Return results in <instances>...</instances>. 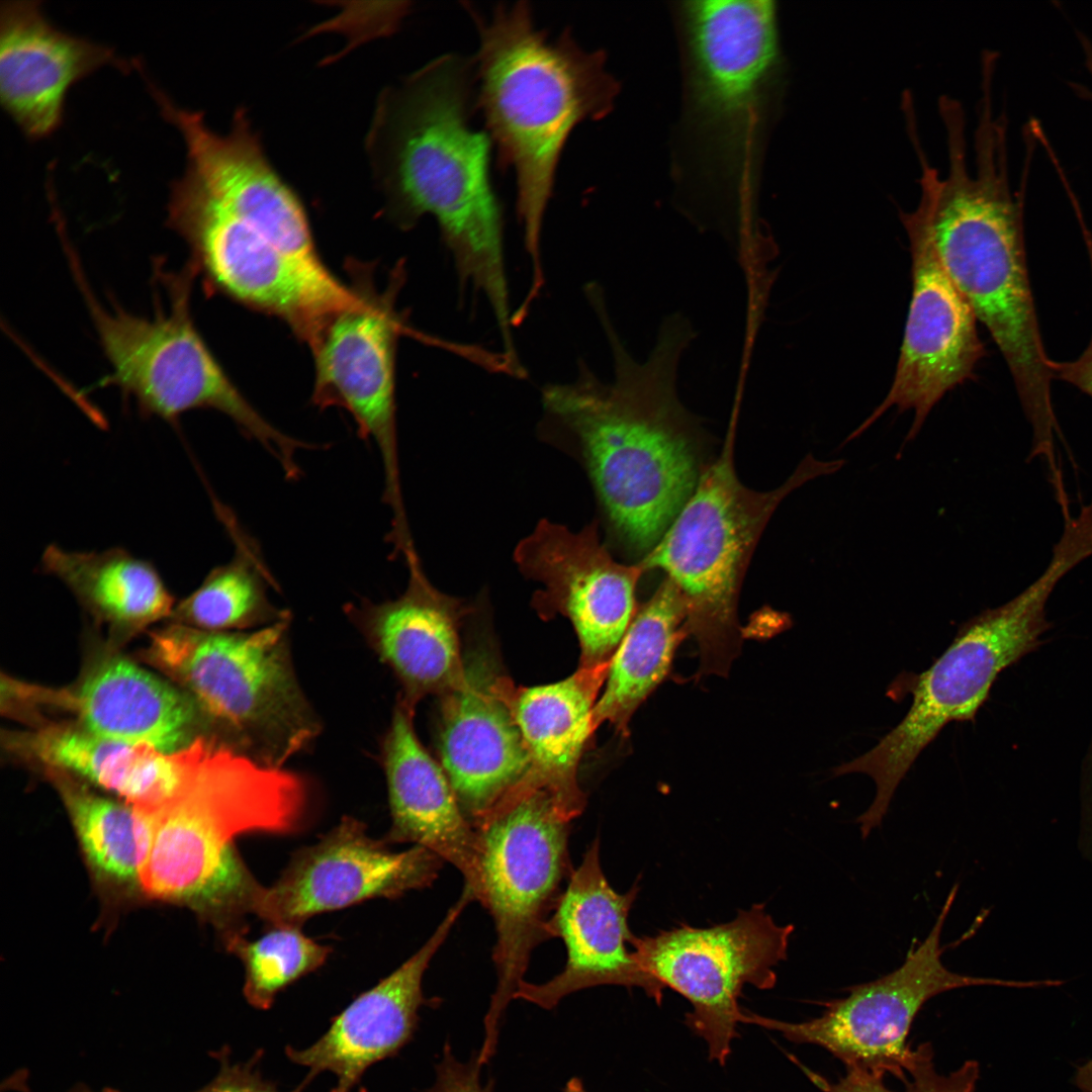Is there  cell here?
I'll return each mask as SVG.
<instances>
[{
  "label": "cell",
  "mask_w": 1092,
  "mask_h": 1092,
  "mask_svg": "<svg viewBox=\"0 0 1092 1092\" xmlns=\"http://www.w3.org/2000/svg\"><path fill=\"white\" fill-rule=\"evenodd\" d=\"M589 302L611 347L614 379L602 381L580 362L575 380L544 386L540 430L581 462L611 536L647 554L703 470L697 426L675 390L680 355L695 334L685 316H668L650 356L638 363L614 329L604 295Z\"/></svg>",
  "instance_id": "1"
},
{
  "label": "cell",
  "mask_w": 1092,
  "mask_h": 1092,
  "mask_svg": "<svg viewBox=\"0 0 1092 1092\" xmlns=\"http://www.w3.org/2000/svg\"><path fill=\"white\" fill-rule=\"evenodd\" d=\"M938 110L945 129L948 171L941 177L929 164L917 131L909 134L921 170L920 198L913 211L927 228L943 269L1005 359L1032 429V451L1050 453L1059 431L1051 392L1052 359L1038 326L1023 228L1034 146L1025 145L1021 187L1013 194L1006 113H994L992 99L980 100L972 175L962 104L945 101Z\"/></svg>",
  "instance_id": "2"
},
{
  "label": "cell",
  "mask_w": 1092,
  "mask_h": 1092,
  "mask_svg": "<svg viewBox=\"0 0 1092 1092\" xmlns=\"http://www.w3.org/2000/svg\"><path fill=\"white\" fill-rule=\"evenodd\" d=\"M476 89L474 58L438 57L382 91L366 148L389 216L403 229L436 219L460 285L485 297L511 343L503 207L489 176L492 142L471 126Z\"/></svg>",
  "instance_id": "3"
},
{
  "label": "cell",
  "mask_w": 1092,
  "mask_h": 1092,
  "mask_svg": "<svg viewBox=\"0 0 1092 1092\" xmlns=\"http://www.w3.org/2000/svg\"><path fill=\"white\" fill-rule=\"evenodd\" d=\"M479 33L476 110L496 148L497 164L515 172L517 213L531 264L530 291L544 284L541 237L555 173L574 127L605 117L619 84L602 51L581 49L565 29L551 39L537 29L528 2L499 4L490 19L469 9Z\"/></svg>",
  "instance_id": "4"
},
{
  "label": "cell",
  "mask_w": 1092,
  "mask_h": 1092,
  "mask_svg": "<svg viewBox=\"0 0 1092 1092\" xmlns=\"http://www.w3.org/2000/svg\"><path fill=\"white\" fill-rule=\"evenodd\" d=\"M306 812L303 787L291 770L205 741L181 793L153 814L154 838L141 885L229 927V936L244 934V918L254 914L263 886L245 864L236 838L293 833Z\"/></svg>",
  "instance_id": "5"
},
{
  "label": "cell",
  "mask_w": 1092,
  "mask_h": 1092,
  "mask_svg": "<svg viewBox=\"0 0 1092 1092\" xmlns=\"http://www.w3.org/2000/svg\"><path fill=\"white\" fill-rule=\"evenodd\" d=\"M734 431L731 426L719 456L703 468L687 504L639 562L645 571L661 569L677 587L703 673H725L738 652L740 586L777 507L805 482L835 473L845 464L843 459L817 460L809 453L781 486L756 491L736 474Z\"/></svg>",
  "instance_id": "6"
},
{
  "label": "cell",
  "mask_w": 1092,
  "mask_h": 1092,
  "mask_svg": "<svg viewBox=\"0 0 1092 1092\" xmlns=\"http://www.w3.org/2000/svg\"><path fill=\"white\" fill-rule=\"evenodd\" d=\"M1086 559L1083 547L1061 538L1042 573L1018 596L961 625L951 644L911 687L902 721L869 751L833 768L861 772L876 784L873 803L856 822L862 838L879 827L893 795L920 752L951 721H973L998 673L1032 650L1049 627L1046 602L1059 581Z\"/></svg>",
  "instance_id": "7"
},
{
  "label": "cell",
  "mask_w": 1092,
  "mask_h": 1092,
  "mask_svg": "<svg viewBox=\"0 0 1092 1092\" xmlns=\"http://www.w3.org/2000/svg\"><path fill=\"white\" fill-rule=\"evenodd\" d=\"M289 624L211 632L177 623L152 634L148 658L221 728L224 745L285 767L321 731L294 671Z\"/></svg>",
  "instance_id": "8"
},
{
  "label": "cell",
  "mask_w": 1092,
  "mask_h": 1092,
  "mask_svg": "<svg viewBox=\"0 0 1092 1092\" xmlns=\"http://www.w3.org/2000/svg\"><path fill=\"white\" fill-rule=\"evenodd\" d=\"M82 286L99 342L111 367L104 381L132 397L140 412L171 424L194 408H212L229 417L246 437L256 441L278 463L286 479H299L298 451L315 449L266 420L234 384L218 363L190 311V267L166 275L169 307L152 318L122 308L104 309L94 300L80 272Z\"/></svg>",
  "instance_id": "9"
},
{
  "label": "cell",
  "mask_w": 1092,
  "mask_h": 1092,
  "mask_svg": "<svg viewBox=\"0 0 1092 1092\" xmlns=\"http://www.w3.org/2000/svg\"><path fill=\"white\" fill-rule=\"evenodd\" d=\"M676 16L686 126L704 158L749 186L782 66L776 2L686 1Z\"/></svg>",
  "instance_id": "10"
},
{
  "label": "cell",
  "mask_w": 1092,
  "mask_h": 1092,
  "mask_svg": "<svg viewBox=\"0 0 1092 1092\" xmlns=\"http://www.w3.org/2000/svg\"><path fill=\"white\" fill-rule=\"evenodd\" d=\"M482 843L481 906L496 931L492 960L497 983L484 1017L478 1061L494 1055L507 1006L546 939L547 923L569 880L570 820L545 790L527 789L502 800L474 826Z\"/></svg>",
  "instance_id": "11"
},
{
  "label": "cell",
  "mask_w": 1092,
  "mask_h": 1092,
  "mask_svg": "<svg viewBox=\"0 0 1092 1092\" xmlns=\"http://www.w3.org/2000/svg\"><path fill=\"white\" fill-rule=\"evenodd\" d=\"M794 926L779 925L756 904L726 923L706 928L680 925L632 941L641 968L663 988L692 1005L687 1025L702 1037L709 1058L724 1065L745 1012L739 997L745 985L771 989L775 967L787 959Z\"/></svg>",
  "instance_id": "12"
},
{
  "label": "cell",
  "mask_w": 1092,
  "mask_h": 1092,
  "mask_svg": "<svg viewBox=\"0 0 1092 1092\" xmlns=\"http://www.w3.org/2000/svg\"><path fill=\"white\" fill-rule=\"evenodd\" d=\"M950 890L931 930L912 945L893 972L847 988L845 997L824 1004L823 1013L802 1022H788L747 1012L745 1023L780 1032L796 1043L819 1045L842 1061L882 1076L905 1080L914 1051L906 1039L919 1010L931 998L950 990L980 986H1018L1020 983L953 973L942 963L948 945L940 944L943 924L956 899Z\"/></svg>",
  "instance_id": "13"
},
{
  "label": "cell",
  "mask_w": 1092,
  "mask_h": 1092,
  "mask_svg": "<svg viewBox=\"0 0 1092 1092\" xmlns=\"http://www.w3.org/2000/svg\"><path fill=\"white\" fill-rule=\"evenodd\" d=\"M402 273L382 294L367 287L365 302L338 313L311 351V399L322 410H346L359 436L371 441L383 471L382 500L391 513V532H408L400 482L396 425L395 367L398 336L404 327L395 309Z\"/></svg>",
  "instance_id": "14"
},
{
  "label": "cell",
  "mask_w": 1092,
  "mask_h": 1092,
  "mask_svg": "<svg viewBox=\"0 0 1092 1092\" xmlns=\"http://www.w3.org/2000/svg\"><path fill=\"white\" fill-rule=\"evenodd\" d=\"M911 254L912 292L893 382L884 400L843 442L860 436L889 408L914 411L905 442L914 440L943 395L971 378L985 350L976 316L953 284L923 221L900 211Z\"/></svg>",
  "instance_id": "15"
},
{
  "label": "cell",
  "mask_w": 1092,
  "mask_h": 1092,
  "mask_svg": "<svg viewBox=\"0 0 1092 1092\" xmlns=\"http://www.w3.org/2000/svg\"><path fill=\"white\" fill-rule=\"evenodd\" d=\"M598 523L571 531L543 519L515 548L514 561L542 587L533 606L542 618L569 620L580 645L579 667L611 661L636 611L635 589L645 572L621 563L600 541Z\"/></svg>",
  "instance_id": "16"
},
{
  "label": "cell",
  "mask_w": 1092,
  "mask_h": 1092,
  "mask_svg": "<svg viewBox=\"0 0 1092 1092\" xmlns=\"http://www.w3.org/2000/svg\"><path fill=\"white\" fill-rule=\"evenodd\" d=\"M443 863L420 845L393 851L362 821L345 816L316 843L296 850L273 885L262 887L254 914L271 927H301L323 912L427 888Z\"/></svg>",
  "instance_id": "17"
},
{
  "label": "cell",
  "mask_w": 1092,
  "mask_h": 1092,
  "mask_svg": "<svg viewBox=\"0 0 1092 1092\" xmlns=\"http://www.w3.org/2000/svg\"><path fill=\"white\" fill-rule=\"evenodd\" d=\"M463 682L441 698L440 764L475 826L528 775L531 757L516 720V687L487 651L465 656Z\"/></svg>",
  "instance_id": "18"
},
{
  "label": "cell",
  "mask_w": 1092,
  "mask_h": 1092,
  "mask_svg": "<svg viewBox=\"0 0 1092 1092\" xmlns=\"http://www.w3.org/2000/svg\"><path fill=\"white\" fill-rule=\"evenodd\" d=\"M639 892H616L604 875L597 836L573 870L566 889L547 923L549 938L562 939L566 963L555 977L542 984L522 981L514 999L544 1009L554 1008L565 996L603 985L641 988L657 1003L663 986L639 965L632 948L635 935L628 915Z\"/></svg>",
  "instance_id": "19"
},
{
  "label": "cell",
  "mask_w": 1092,
  "mask_h": 1092,
  "mask_svg": "<svg viewBox=\"0 0 1092 1092\" xmlns=\"http://www.w3.org/2000/svg\"><path fill=\"white\" fill-rule=\"evenodd\" d=\"M407 570V584L397 598L378 603L362 599L343 609L398 679L397 700L415 710L423 698L442 697L465 679L459 630L470 609L436 588L422 565Z\"/></svg>",
  "instance_id": "20"
},
{
  "label": "cell",
  "mask_w": 1092,
  "mask_h": 1092,
  "mask_svg": "<svg viewBox=\"0 0 1092 1092\" xmlns=\"http://www.w3.org/2000/svg\"><path fill=\"white\" fill-rule=\"evenodd\" d=\"M468 891L448 910L429 939L410 959L332 1019L327 1031L305 1049L286 1046L294 1064L307 1068L309 1082L323 1072L336 1077L330 1092H351L375 1063L395 1056L413 1038L419 1009L428 1004L423 977L466 905Z\"/></svg>",
  "instance_id": "21"
},
{
  "label": "cell",
  "mask_w": 1092,
  "mask_h": 1092,
  "mask_svg": "<svg viewBox=\"0 0 1092 1092\" xmlns=\"http://www.w3.org/2000/svg\"><path fill=\"white\" fill-rule=\"evenodd\" d=\"M106 65L127 72L135 61L59 29L39 1H2L0 98L27 138L39 140L58 129L71 86Z\"/></svg>",
  "instance_id": "22"
},
{
  "label": "cell",
  "mask_w": 1092,
  "mask_h": 1092,
  "mask_svg": "<svg viewBox=\"0 0 1092 1092\" xmlns=\"http://www.w3.org/2000/svg\"><path fill=\"white\" fill-rule=\"evenodd\" d=\"M414 715L415 710L397 700L382 743L391 816L383 840L388 844L411 842L450 862L462 874L464 888L481 904L479 833L463 813L442 765L419 740Z\"/></svg>",
  "instance_id": "23"
},
{
  "label": "cell",
  "mask_w": 1092,
  "mask_h": 1092,
  "mask_svg": "<svg viewBox=\"0 0 1092 1092\" xmlns=\"http://www.w3.org/2000/svg\"><path fill=\"white\" fill-rule=\"evenodd\" d=\"M14 692L28 704L70 711L78 726L106 739L173 753L197 738L199 710L192 699L123 658L101 662L74 688L17 684Z\"/></svg>",
  "instance_id": "24"
},
{
  "label": "cell",
  "mask_w": 1092,
  "mask_h": 1092,
  "mask_svg": "<svg viewBox=\"0 0 1092 1092\" xmlns=\"http://www.w3.org/2000/svg\"><path fill=\"white\" fill-rule=\"evenodd\" d=\"M8 743L46 768L86 779L151 814L181 793L196 753L195 740L182 750L165 753L148 745L106 739L68 723L11 735Z\"/></svg>",
  "instance_id": "25"
},
{
  "label": "cell",
  "mask_w": 1092,
  "mask_h": 1092,
  "mask_svg": "<svg viewBox=\"0 0 1092 1092\" xmlns=\"http://www.w3.org/2000/svg\"><path fill=\"white\" fill-rule=\"evenodd\" d=\"M610 662L578 667L557 682L516 688L513 708L531 757L526 778L513 791L548 792L568 820L578 817L585 797L577 771L595 730L593 713Z\"/></svg>",
  "instance_id": "26"
},
{
  "label": "cell",
  "mask_w": 1092,
  "mask_h": 1092,
  "mask_svg": "<svg viewBox=\"0 0 1092 1092\" xmlns=\"http://www.w3.org/2000/svg\"><path fill=\"white\" fill-rule=\"evenodd\" d=\"M40 568L93 615L119 628L139 629L173 612V597L156 566L121 547L88 552L51 544Z\"/></svg>",
  "instance_id": "27"
},
{
  "label": "cell",
  "mask_w": 1092,
  "mask_h": 1092,
  "mask_svg": "<svg viewBox=\"0 0 1092 1092\" xmlns=\"http://www.w3.org/2000/svg\"><path fill=\"white\" fill-rule=\"evenodd\" d=\"M686 609L667 577L640 606L609 665L593 713L594 730L604 722L625 734L644 700L666 676L674 650L688 634Z\"/></svg>",
  "instance_id": "28"
},
{
  "label": "cell",
  "mask_w": 1092,
  "mask_h": 1092,
  "mask_svg": "<svg viewBox=\"0 0 1092 1092\" xmlns=\"http://www.w3.org/2000/svg\"><path fill=\"white\" fill-rule=\"evenodd\" d=\"M214 510L234 545L224 564L212 568L201 584L175 610L174 617L186 626L211 632L260 629L291 619L270 599L279 589L257 541L242 528L231 509L213 499Z\"/></svg>",
  "instance_id": "29"
},
{
  "label": "cell",
  "mask_w": 1092,
  "mask_h": 1092,
  "mask_svg": "<svg viewBox=\"0 0 1092 1092\" xmlns=\"http://www.w3.org/2000/svg\"><path fill=\"white\" fill-rule=\"evenodd\" d=\"M48 771L63 796L90 866L115 884H141L154 838V815L98 796L67 772Z\"/></svg>",
  "instance_id": "30"
},
{
  "label": "cell",
  "mask_w": 1092,
  "mask_h": 1092,
  "mask_svg": "<svg viewBox=\"0 0 1092 1092\" xmlns=\"http://www.w3.org/2000/svg\"><path fill=\"white\" fill-rule=\"evenodd\" d=\"M228 947L243 963L247 1002L269 1009L276 996L301 977L317 970L332 948L304 935L301 927H272L255 940L244 934L228 937Z\"/></svg>",
  "instance_id": "31"
},
{
  "label": "cell",
  "mask_w": 1092,
  "mask_h": 1092,
  "mask_svg": "<svg viewBox=\"0 0 1092 1092\" xmlns=\"http://www.w3.org/2000/svg\"><path fill=\"white\" fill-rule=\"evenodd\" d=\"M980 1075L977 1061L968 1060L956 1071L943 1075L933 1064L930 1043H922L914 1050L907 1069L904 1092H975Z\"/></svg>",
  "instance_id": "32"
},
{
  "label": "cell",
  "mask_w": 1092,
  "mask_h": 1092,
  "mask_svg": "<svg viewBox=\"0 0 1092 1092\" xmlns=\"http://www.w3.org/2000/svg\"><path fill=\"white\" fill-rule=\"evenodd\" d=\"M261 1056L262 1052L259 1051L246 1062L232 1063L228 1048H223L214 1054L219 1063L217 1075L196 1092H282L275 1083L263 1077L259 1067ZM308 1083L304 1079L288 1092H302Z\"/></svg>",
  "instance_id": "33"
},
{
  "label": "cell",
  "mask_w": 1092,
  "mask_h": 1092,
  "mask_svg": "<svg viewBox=\"0 0 1092 1092\" xmlns=\"http://www.w3.org/2000/svg\"><path fill=\"white\" fill-rule=\"evenodd\" d=\"M480 1069L477 1056L473 1055L469 1062L461 1063L447 1042L436 1067V1081L426 1092H492L491 1081L486 1085L481 1083Z\"/></svg>",
  "instance_id": "34"
},
{
  "label": "cell",
  "mask_w": 1092,
  "mask_h": 1092,
  "mask_svg": "<svg viewBox=\"0 0 1092 1092\" xmlns=\"http://www.w3.org/2000/svg\"><path fill=\"white\" fill-rule=\"evenodd\" d=\"M1054 379L1074 385L1092 398V335L1083 353L1075 360L1051 362Z\"/></svg>",
  "instance_id": "35"
},
{
  "label": "cell",
  "mask_w": 1092,
  "mask_h": 1092,
  "mask_svg": "<svg viewBox=\"0 0 1092 1092\" xmlns=\"http://www.w3.org/2000/svg\"><path fill=\"white\" fill-rule=\"evenodd\" d=\"M846 1069V1075L829 1092H894L885 1085L882 1075L859 1068Z\"/></svg>",
  "instance_id": "36"
},
{
  "label": "cell",
  "mask_w": 1092,
  "mask_h": 1092,
  "mask_svg": "<svg viewBox=\"0 0 1092 1092\" xmlns=\"http://www.w3.org/2000/svg\"><path fill=\"white\" fill-rule=\"evenodd\" d=\"M1077 35L1083 52L1085 68L1092 78V41L1084 32L1079 31ZM1069 85L1079 98L1092 103V87L1079 82H1070Z\"/></svg>",
  "instance_id": "37"
},
{
  "label": "cell",
  "mask_w": 1092,
  "mask_h": 1092,
  "mask_svg": "<svg viewBox=\"0 0 1092 1092\" xmlns=\"http://www.w3.org/2000/svg\"><path fill=\"white\" fill-rule=\"evenodd\" d=\"M1075 1083L1078 1092H1092V1062L1078 1068Z\"/></svg>",
  "instance_id": "38"
},
{
  "label": "cell",
  "mask_w": 1092,
  "mask_h": 1092,
  "mask_svg": "<svg viewBox=\"0 0 1092 1092\" xmlns=\"http://www.w3.org/2000/svg\"><path fill=\"white\" fill-rule=\"evenodd\" d=\"M563 1092H586L580 1079L573 1077L565 1085Z\"/></svg>",
  "instance_id": "39"
},
{
  "label": "cell",
  "mask_w": 1092,
  "mask_h": 1092,
  "mask_svg": "<svg viewBox=\"0 0 1092 1092\" xmlns=\"http://www.w3.org/2000/svg\"><path fill=\"white\" fill-rule=\"evenodd\" d=\"M68 1092H95V1091L91 1090L90 1088H88L85 1085H77V1086L73 1087L71 1090H69ZM100 1092H117V1091H114V1090H111V1089H104V1090H102Z\"/></svg>",
  "instance_id": "40"
}]
</instances>
